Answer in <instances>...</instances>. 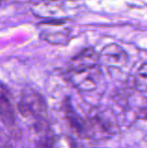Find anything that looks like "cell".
<instances>
[{
  "mask_svg": "<svg viewBox=\"0 0 147 148\" xmlns=\"http://www.w3.org/2000/svg\"><path fill=\"white\" fill-rule=\"evenodd\" d=\"M18 112L37 133H45L49 129L46 104L43 97L32 89L21 92L17 103Z\"/></svg>",
  "mask_w": 147,
  "mask_h": 148,
  "instance_id": "6da1fadb",
  "label": "cell"
},
{
  "mask_svg": "<svg viewBox=\"0 0 147 148\" xmlns=\"http://www.w3.org/2000/svg\"><path fill=\"white\" fill-rule=\"evenodd\" d=\"M68 77L77 89L84 92L95 91L103 78L100 66L70 69Z\"/></svg>",
  "mask_w": 147,
  "mask_h": 148,
  "instance_id": "7a4b0ae2",
  "label": "cell"
},
{
  "mask_svg": "<svg viewBox=\"0 0 147 148\" xmlns=\"http://www.w3.org/2000/svg\"><path fill=\"white\" fill-rule=\"evenodd\" d=\"M99 62L109 68H123L128 62V55L121 47L111 43L99 53Z\"/></svg>",
  "mask_w": 147,
  "mask_h": 148,
  "instance_id": "5b68a950",
  "label": "cell"
},
{
  "mask_svg": "<svg viewBox=\"0 0 147 148\" xmlns=\"http://www.w3.org/2000/svg\"><path fill=\"white\" fill-rule=\"evenodd\" d=\"M99 53L94 49H84L81 51L78 56L74 58L70 62V69H79V68H87V66H99Z\"/></svg>",
  "mask_w": 147,
  "mask_h": 148,
  "instance_id": "8992f818",
  "label": "cell"
},
{
  "mask_svg": "<svg viewBox=\"0 0 147 148\" xmlns=\"http://www.w3.org/2000/svg\"><path fill=\"white\" fill-rule=\"evenodd\" d=\"M134 82L137 88L142 91H145L146 89V62H141L136 70V73L134 75Z\"/></svg>",
  "mask_w": 147,
  "mask_h": 148,
  "instance_id": "52a82bcc",
  "label": "cell"
},
{
  "mask_svg": "<svg viewBox=\"0 0 147 148\" xmlns=\"http://www.w3.org/2000/svg\"><path fill=\"white\" fill-rule=\"evenodd\" d=\"M0 120L13 136H18L19 127L17 125L16 112L12 102V96L6 85L0 82Z\"/></svg>",
  "mask_w": 147,
  "mask_h": 148,
  "instance_id": "3957f363",
  "label": "cell"
},
{
  "mask_svg": "<svg viewBox=\"0 0 147 148\" xmlns=\"http://www.w3.org/2000/svg\"><path fill=\"white\" fill-rule=\"evenodd\" d=\"M0 148H12L9 137L2 130H0Z\"/></svg>",
  "mask_w": 147,
  "mask_h": 148,
  "instance_id": "ba28073f",
  "label": "cell"
},
{
  "mask_svg": "<svg viewBox=\"0 0 147 148\" xmlns=\"http://www.w3.org/2000/svg\"><path fill=\"white\" fill-rule=\"evenodd\" d=\"M0 3H1V1H0Z\"/></svg>",
  "mask_w": 147,
  "mask_h": 148,
  "instance_id": "9c48e42d",
  "label": "cell"
},
{
  "mask_svg": "<svg viewBox=\"0 0 147 148\" xmlns=\"http://www.w3.org/2000/svg\"><path fill=\"white\" fill-rule=\"evenodd\" d=\"M43 29H41L40 37L51 45H67L70 39L71 30L63 27L66 24L65 20H49L41 22Z\"/></svg>",
  "mask_w": 147,
  "mask_h": 148,
  "instance_id": "277c9868",
  "label": "cell"
}]
</instances>
